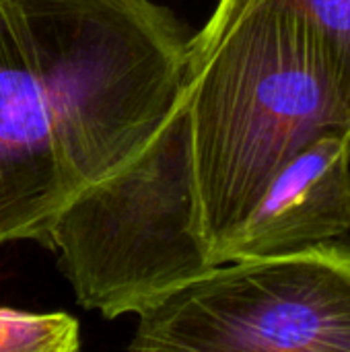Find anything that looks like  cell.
Listing matches in <instances>:
<instances>
[{
    "instance_id": "6da1fadb",
    "label": "cell",
    "mask_w": 350,
    "mask_h": 352,
    "mask_svg": "<svg viewBox=\"0 0 350 352\" xmlns=\"http://www.w3.org/2000/svg\"><path fill=\"white\" fill-rule=\"evenodd\" d=\"M190 29L155 0H0V245L130 163L184 97Z\"/></svg>"
},
{
    "instance_id": "7a4b0ae2",
    "label": "cell",
    "mask_w": 350,
    "mask_h": 352,
    "mask_svg": "<svg viewBox=\"0 0 350 352\" xmlns=\"http://www.w3.org/2000/svg\"><path fill=\"white\" fill-rule=\"evenodd\" d=\"M184 101L215 266L276 171L322 132L350 128L322 41L274 0H250L215 37L190 41Z\"/></svg>"
},
{
    "instance_id": "3957f363",
    "label": "cell",
    "mask_w": 350,
    "mask_h": 352,
    "mask_svg": "<svg viewBox=\"0 0 350 352\" xmlns=\"http://www.w3.org/2000/svg\"><path fill=\"white\" fill-rule=\"evenodd\" d=\"M80 307L138 316L215 264L198 227L186 101L122 169L78 192L45 243Z\"/></svg>"
},
{
    "instance_id": "277c9868",
    "label": "cell",
    "mask_w": 350,
    "mask_h": 352,
    "mask_svg": "<svg viewBox=\"0 0 350 352\" xmlns=\"http://www.w3.org/2000/svg\"><path fill=\"white\" fill-rule=\"evenodd\" d=\"M136 318L132 351L350 352V243L217 264Z\"/></svg>"
},
{
    "instance_id": "5b68a950",
    "label": "cell",
    "mask_w": 350,
    "mask_h": 352,
    "mask_svg": "<svg viewBox=\"0 0 350 352\" xmlns=\"http://www.w3.org/2000/svg\"><path fill=\"white\" fill-rule=\"evenodd\" d=\"M349 231L350 128H332L276 171L227 243L221 264L295 252Z\"/></svg>"
},
{
    "instance_id": "8992f818",
    "label": "cell",
    "mask_w": 350,
    "mask_h": 352,
    "mask_svg": "<svg viewBox=\"0 0 350 352\" xmlns=\"http://www.w3.org/2000/svg\"><path fill=\"white\" fill-rule=\"evenodd\" d=\"M78 344L80 328L68 314L0 309V352H72Z\"/></svg>"
},
{
    "instance_id": "52a82bcc",
    "label": "cell",
    "mask_w": 350,
    "mask_h": 352,
    "mask_svg": "<svg viewBox=\"0 0 350 352\" xmlns=\"http://www.w3.org/2000/svg\"><path fill=\"white\" fill-rule=\"evenodd\" d=\"M299 14L322 41L350 118V0H274Z\"/></svg>"
},
{
    "instance_id": "ba28073f",
    "label": "cell",
    "mask_w": 350,
    "mask_h": 352,
    "mask_svg": "<svg viewBox=\"0 0 350 352\" xmlns=\"http://www.w3.org/2000/svg\"><path fill=\"white\" fill-rule=\"evenodd\" d=\"M250 0H219L217 2V6H215V10H212V14H210V19L206 21V25L194 35V39L196 41H206V39H210L212 35H217L229 21H233L235 16H237V12L248 4Z\"/></svg>"
}]
</instances>
